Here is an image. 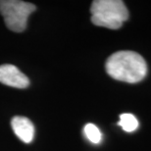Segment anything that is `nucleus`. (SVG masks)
Returning a JSON list of instances; mask_svg holds the SVG:
<instances>
[{
  "label": "nucleus",
  "mask_w": 151,
  "mask_h": 151,
  "mask_svg": "<svg viewBox=\"0 0 151 151\" xmlns=\"http://www.w3.org/2000/svg\"><path fill=\"white\" fill-rule=\"evenodd\" d=\"M107 74L114 80L135 83L142 81L147 74L143 57L134 51L123 50L112 54L105 63Z\"/></svg>",
  "instance_id": "nucleus-1"
},
{
  "label": "nucleus",
  "mask_w": 151,
  "mask_h": 151,
  "mask_svg": "<svg viewBox=\"0 0 151 151\" xmlns=\"http://www.w3.org/2000/svg\"><path fill=\"white\" fill-rule=\"evenodd\" d=\"M93 25L118 29L129 18V11L122 0H95L90 7Z\"/></svg>",
  "instance_id": "nucleus-2"
},
{
  "label": "nucleus",
  "mask_w": 151,
  "mask_h": 151,
  "mask_svg": "<svg viewBox=\"0 0 151 151\" xmlns=\"http://www.w3.org/2000/svg\"><path fill=\"white\" fill-rule=\"evenodd\" d=\"M35 9V6L29 2L0 0V14L4 18L6 27L15 32L25 31L29 17Z\"/></svg>",
  "instance_id": "nucleus-3"
},
{
  "label": "nucleus",
  "mask_w": 151,
  "mask_h": 151,
  "mask_svg": "<svg viewBox=\"0 0 151 151\" xmlns=\"http://www.w3.org/2000/svg\"><path fill=\"white\" fill-rule=\"evenodd\" d=\"M0 83L16 88H27L29 86L28 77L16 66L10 64L0 66Z\"/></svg>",
  "instance_id": "nucleus-4"
},
{
  "label": "nucleus",
  "mask_w": 151,
  "mask_h": 151,
  "mask_svg": "<svg viewBox=\"0 0 151 151\" xmlns=\"http://www.w3.org/2000/svg\"><path fill=\"white\" fill-rule=\"evenodd\" d=\"M14 134L23 142L31 143L35 137V127L32 121L23 116H15L11 121Z\"/></svg>",
  "instance_id": "nucleus-5"
},
{
  "label": "nucleus",
  "mask_w": 151,
  "mask_h": 151,
  "mask_svg": "<svg viewBox=\"0 0 151 151\" xmlns=\"http://www.w3.org/2000/svg\"><path fill=\"white\" fill-rule=\"evenodd\" d=\"M119 126L127 132H132L135 131L138 127V121L134 115L131 113H124L120 116Z\"/></svg>",
  "instance_id": "nucleus-6"
},
{
  "label": "nucleus",
  "mask_w": 151,
  "mask_h": 151,
  "mask_svg": "<svg viewBox=\"0 0 151 151\" xmlns=\"http://www.w3.org/2000/svg\"><path fill=\"white\" fill-rule=\"evenodd\" d=\"M84 134L87 137L90 142L94 143V144H98L101 142L102 140V134L101 132L99 131V129L93 124H87L86 125L83 129Z\"/></svg>",
  "instance_id": "nucleus-7"
}]
</instances>
